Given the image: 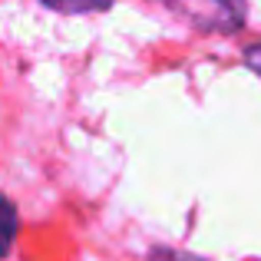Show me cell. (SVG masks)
I'll list each match as a JSON object with an SVG mask.
<instances>
[{
	"label": "cell",
	"instance_id": "6da1fadb",
	"mask_svg": "<svg viewBox=\"0 0 261 261\" xmlns=\"http://www.w3.org/2000/svg\"><path fill=\"white\" fill-rule=\"evenodd\" d=\"M172 10L202 33H238L248 17V0H175Z\"/></svg>",
	"mask_w": 261,
	"mask_h": 261
},
{
	"label": "cell",
	"instance_id": "7a4b0ae2",
	"mask_svg": "<svg viewBox=\"0 0 261 261\" xmlns=\"http://www.w3.org/2000/svg\"><path fill=\"white\" fill-rule=\"evenodd\" d=\"M17 231H20V212H17V205H13L10 195H0V261L13 251Z\"/></svg>",
	"mask_w": 261,
	"mask_h": 261
},
{
	"label": "cell",
	"instance_id": "3957f363",
	"mask_svg": "<svg viewBox=\"0 0 261 261\" xmlns=\"http://www.w3.org/2000/svg\"><path fill=\"white\" fill-rule=\"evenodd\" d=\"M46 10L63 17H83V13H102L113 7V0H40Z\"/></svg>",
	"mask_w": 261,
	"mask_h": 261
},
{
	"label": "cell",
	"instance_id": "277c9868",
	"mask_svg": "<svg viewBox=\"0 0 261 261\" xmlns=\"http://www.w3.org/2000/svg\"><path fill=\"white\" fill-rule=\"evenodd\" d=\"M149 261H208L195 251H185V248H172V245H155L149 251Z\"/></svg>",
	"mask_w": 261,
	"mask_h": 261
},
{
	"label": "cell",
	"instance_id": "5b68a950",
	"mask_svg": "<svg viewBox=\"0 0 261 261\" xmlns=\"http://www.w3.org/2000/svg\"><path fill=\"white\" fill-rule=\"evenodd\" d=\"M242 63L248 66L251 73L261 80V43H251V46H245V53H242Z\"/></svg>",
	"mask_w": 261,
	"mask_h": 261
},
{
	"label": "cell",
	"instance_id": "8992f818",
	"mask_svg": "<svg viewBox=\"0 0 261 261\" xmlns=\"http://www.w3.org/2000/svg\"><path fill=\"white\" fill-rule=\"evenodd\" d=\"M159 4H166V7H172V4H175V0H159Z\"/></svg>",
	"mask_w": 261,
	"mask_h": 261
}]
</instances>
